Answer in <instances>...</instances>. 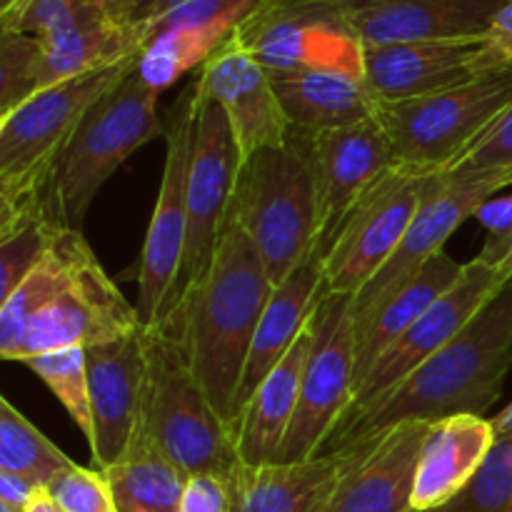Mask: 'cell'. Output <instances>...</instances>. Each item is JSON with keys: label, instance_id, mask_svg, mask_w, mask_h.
Instances as JSON below:
<instances>
[{"label": "cell", "instance_id": "f6af8a7d", "mask_svg": "<svg viewBox=\"0 0 512 512\" xmlns=\"http://www.w3.org/2000/svg\"><path fill=\"white\" fill-rule=\"evenodd\" d=\"M498 278L503 285L508 283V280H512V250L508 253V258L503 260V265L498 268Z\"/></svg>", "mask_w": 512, "mask_h": 512}, {"label": "cell", "instance_id": "7dc6e473", "mask_svg": "<svg viewBox=\"0 0 512 512\" xmlns=\"http://www.w3.org/2000/svg\"><path fill=\"white\" fill-rule=\"evenodd\" d=\"M0 512H15V510L8 508V505H0Z\"/></svg>", "mask_w": 512, "mask_h": 512}, {"label": "cell", "instance_id": "ba28073f", "mask_svg": "<svg viewBox=\"0 0 512 512\" xmlns=\"http://www.w3.org/2000/svg\"><path fill=\"white\" fill-rule=\"evenodd\" d=\"M198 78L178 95L165 113V165L158 200L145 233L138 263V315L145 328L163 320L165 305L178 283L188 233V180L198 128Z\"/></svg>", "mask_w": 512, "mask_h": 512}, {"label": "cell", "instance_id": "83f0119b", "mask_svg": "<svg viewBox=\"0 0 512 512\" xmlns=\"http://www.w3.org/2000/svg\"><path fill=\"white\" fill-rule=\"evenodd\" d=\"M90 253L93 250L85 243L83 230H73L68 225L58 230L43 260L25 275L23 283L0 305V355L5 360L20 358L33 318L60 290L68 288Z\"/></svg>", "mask_w": 512, "mask_h": 512}, {"label": "cell", "instance_id": "7c38bea8", "mask_svg": "<svg viewBox=\"0 0 512 512\" xmlns=\"http://www.w3.org/2000/svg\"><path fill=\"white\" fill-rule=\"evenodd\" d=\"M512 188V175L505 173H433L425 183L423 200L413 223L393 258L353 298L355 328L373 318L430 258L445 253L450 235L468 218H475L480 205Z\"/></svg>", "mask_w": 512, "mask_h": 512}, {"label": "cell", "instance_id": "d4e9b609", "mask_svg": "<svg viewBox=\"0 0 512 512\" xmlns=\"http://www.w3.org/2000/svg\"><path fill=\"white\" fill-rule=\"evenodd\" d=\"M315 340V315L300 333L290 353L270 370L253 398L245 405L238 423V455L245 468L278 465L288 430L298 410L300 383Z\"/></svg>", "mask_w": 512, "mask_h": 512}, {"label": "cell", "instance_id": "277c9868", "mask_svg": "<svg viewBox=\"0 0 512 512\" xmlns=\"http://www.w3.org/2000/svg\"><path fill=\"white\" fill-rule=\"evenodd\" d=\"M228 218L260 250L273 285L288 280L310 258L320 238L310 133L293 128L285 145L263 148L240 163Z\"/></svg>", "mask_w": 512, "mask_h": 512}, {"label": "cell", "instance_id": "ffe728a7", "mask_svg": "<svg viewBox=\"0 0 512 512\" xmlns=\"http://www.w3.org/2000/svg\"><path fill=\"white\" fill-rule=\"evenodd\" d=\"M365 48L480 38L505 0H340Z\"/></svg>", "mask_w": 512, "mask_h": 512}, {"label": "cell", "instance_id": "52a82bcc", "mask_svg": "<svg viewBox=\"0 0 512 512\" xmlns=\"http://www.w3.org/2000/svg\"><path fill=\"white\" fill-rule=\"evenodd\" d=\"M158 95L133 70L85 113L65 145L55 178V208L63 225L83 230L85 215L110 175L135 150L163 135L165 120L158 115Z\"/></svg>", "mask_w": 512, "mask_h": 512}, {"label": "cell", "instance_id": "f35d334b", "mask_svg": "<svg viewBox=\"0 0 512 512\" xmlns=\"http://www.w3.org/2000/svg\"><path fill=\"white\" fill-rule=\"evenodd\" d=\"M235 500H238V478L198 473L185 480L180 512H235Z\"/></svg>", "mask_w": 512, "mask_h": 512}, {"label": "cell", "instance_id": "4fadbf2b", "mask_svg": "<svg viewBox=\"0 0 512 512\" xmlns=\"http://www.w3.org/2000/svg\"><path fill=\"white\" fill-rule=\"evenodd\" d=\"M433 173L395 165L350 213L325 255L323 295L355 298L403 243Z\"/></svg>", "mask_w": 512, "mask_h": 512}, {"label": "cell", "instance_id": "e0dca14e", "mask_svg": "<svg viewBox=\"0 0 512 512\" xmlns=\"http://www.w3.org/2000/svg\"><path fill=\"white\" fill-rule=\"evenodd\" d=\"M310 140L320 195L318 248L328 255L350 213L398 160L378 118L310 133Z\"/></svg>", "mask_w": 512, "mask_h": 512}, {"label": "cell", "instance_id": "e575fe53", "mask_svg": "<svg viewBox=\"0 0 512 512\" xmlns=\"http://www.w3.org/2000/svg\"><path fill=\"white\" fill-rule=\"evenodd\" d=\"M60 228L63 223L58 218H43L0 238V303L43 260Z\"/></svg>", "mask_w": 512, "mask_h": 512}, {"label": "cell", "instance_id": "2e32d148", "mask_svg": "<svg viewBox=\"0 0 512 512\" xmlns=\"http://www.w3.org/2000/svg\"><path fill=\"white\" fill-rule=\"evenodd\" d=\"M198 83L228 115L240 163L258 150L288 143L293 125L278 98L273 73L240 43L238 35L205 60Z\"/></svg>", "mask_w": 512, "mask_h": 512}, {"label": "cell", "instance_id": "d6986e66", "mask_svg": "<svg viewBox=\"0 0 512 512\" xmlns=\"http://www.w3.org/2000/svg\"><path fill=\"white\" fill-rule=\"evenodd\" d=\"M428 430L425 420H403L363 438V458L340 480L325 512H415V475Z\"/></svg>", "mask_w": 512, "mask_h": 512}, {"label": "cell", "instance_id": "44dd1931", "mask_svg": "<svg viewBox=\"0 0 512 512\" xmlns=\"http://www.w3.org/2000/svg\"><path fill=\"white\" fill-rule=\"evenodd\" d=\"M480 38L365 48L363 78L380 103L440 93L480 75Z\"/></svg>", "mask_w": 512, "mask_h": 512}, {"label": "cell", "instance_id": "603a6c76", "mask_svg": "<svg viewBox=\"0 0 512 512\" xmlns=\"http://www.w3.org/2000/svg\"><path fill=\"white\" fill-rule=\"evenodd\" d=\"M323 280H325V253L315 248L310 258L283 280L275 285L273 295L268 300L258 330H255L253 348H250L248 363H245L243 380L238 390V423L245 405L253 398L270 370L290 353L295 340L308 328L310 318L318 310L323 300Z\"/></svg>", "mask_w": 512, "mask_h": 512}, {"label": "cell", "instance_id": "7402d4cb", "mask_svg": "<svg viewBox=\"0 0 512 512\" xmlns=\"http://www.w3.org/2000/svg\"><path fill=\"white\" fill-rule=\"evenodd\" d=\"M365 448L368 440H355L308 463L243 465L235 512H325L340 480L363 458Z\"/></svg>", "mask_w": 512, "mask_h": 512}, {"label": "cell", "instance_id": "4316f807", "mask_svg": "<svg viewBox=\"0 0 512 512\" xmlns=\"http://www.w3.org/2000/svg\"><path fill=\"white\" fill-rule=\"evenodd\" d=\"M465 263L450 258L448 253H438L430 258L378 313L363 325L355 328L358 335V365H355V385L368 375V370L378 363L380 355L418 323L435 300L443 298L458 278L463 275Z\"/></svg>", "mask_w": 512, "mask_h": 512}, {"label": "cell", "instance_id": "7a4b0ae2", "mask_svg": "<svg viewBox=\"0 0 512 512\" xmlns=\"http://www.w3.org/2000/svg\"><path fill=\"white\" fill-rule=\"evenodd\" d=\"M512 368V280L503 285L470 323L395 393L330 438V450L370 438L403 420L485 415L503 395Z\"/></svg>", "mask_w": 512, "mask_h": 512}, {"label": "cell", "instance_id": "9c48e42d", "mask_svg": "<svg viewBox=\"0 0 512 512\" xmlns=\"http://www.w3.org/2000/svg\"><path fill=\"white\" fill-rule=\"evenodd\" d=\"M358 335L353 298L323 295L315 310V340L300 383L298 410L288 430L280 463H308L323 455L353 403Z\"/></svg>", "mask_w": 512, "mask_h": 512}, {"label": "cell", "instance_id": "f1b7e54d", "mask_svg": "<svg viewBox=\"0 0 512 512\" xmlns=\"http://www.w3.org/2000/svg\"><path fill=\"white\" fill-rule=\"evenodd\" d=\"M100 473L113 490L118 512H180L188 478L165 458L140 423L125 458Z\"/></svg>", "mask_w": 512, "mask_h": 512}, {"label": "cell", "instance_id": "ac0fdd59", "mask_svg": "<svg viewBox=\"0 0 512 512\" xmlns=\"http://www.w3.org/2000/svg\"><path fill=\"white\" fill-rule=\"evenodd\" d=\"M143 328L128 338L93 345L88 355L90 408H93V453L95 470H108L125 458L133 435L143 418L145 358Z\"/></svg>", "mask_w": 512, "mask_h": 512}, {"label": "cell", "instance_id": "9a60e30c", "mask_svg": "<svg viewBox=\"0 0 512 512\" xmlns=\"http://www.w3.org/2000/svg\"><path fill=\"white\" fill-rule=\"evenodd\" d=\"M143 328L138 308L125 300L95 253L78 268L75 278L60 290L30 323L18 363L33 355L63 348H93L128 338Z\"/></svg>", "mask_w": 512, "mask_h": 512}, {"label": "cell", "instance_id": "ee69618b", "mask_svg": "<svg viewBox=\"0 0 512 512\" xmlns=\"http://www.w3.org/2000/svg\"><path fill=\"white\" fill-rule=\"evenodd\" d=\"M493 428H495V435H498V440L512 438V403L498 415V418H493Z\"/></svg>", "mask_w": 512, "mask_h": 512}, {"label": "cell", "instance_id": "cb8c5ba5", "mask_svg": "<svg viewBox=\"0 0 512 512\" xmlns=\"http://www.w3.org/2000/svg\"><path fill=\"white\" fill-rule=\"evenodd\" d=\"M498 443L493 420L485 415H450L430 423L415 475L413 510L433 512L455 498L475 478Z\"/></svg>", "mask_w": 512, "mask_h": 512}, {"label": "cell", "instance_id": "1f68e13d", "mask_svg": "<svg viewBox=\"0 0 512 512\" xmlns=\"http://www.w3.org/2000/svg\"><path fill=\"white\" fill-rule=\"evenodd\" d=\"M58 398L65 413L73 418L88 445L93 443V408H90V378L85 348H63L23 360Z\"/></svg>", "mask_w": 512, "mask_h": 512}, {"label": "cell", "instance_id": "d590c367", "mask_svg": "<svg viewBox=\"0 0 512 512\" xmlns=\"http://www.w3.org/2000/svg\"><path fill=\"white\" fill-rule=\"evenodd\" d=\"M45 490L65 512H118L105 475L78 463L63 470Z\"/></svg>", "mask_w": 512, "mask_h": 512}, {"label": "cell", "instance_id": "836d02e7", "mask_svg": "<svg viewBox=\"0 0 512 512\" xmlns=\"http://www.w3.org/2000/svg\"><path fill=\"white\" fill-rule=\"evenodd\" d=\"M38 63V38L0 30V118L38 95Z\"/></svg>", "mask_w": 512, "mask_h": 512}, {"label": "cell", "instance_id": "6da1fadb", "mask_svg": "<svg viewBox=\"0 0 512 512\" xmlns=\"http://www.w3.org/2000/svg\"><path fill=\"white\" fill-rule=\"evenodd\" d=\"M275 285L263 255L228 218L218 253L200 288L165 323L178 333L185 358L223 423L238 440V390Z\"/></svg>", "mask_w": 512, "mask_h": 512}, {"label": "cell", "instance_id": "74e56055", "mask_svg": "<svg viewBox=\"0 0 512 512\" xmlns=\"http://www.w3.org/2000/svg\"><path fill=\"white\" fill-rule=\"evenodd\" d=\"M475 220L488 230V238L475 258L483 260L490 268H500L512 250V190L510 193L503 190L485 205H480Z\"/></svg>", "mask_w": 512, "mask_h": 512}, {"label": "cell", "instance_id": "60d3db41", "mask_svg": "<svg viewBox=\"0 0 512 512\" xmlns=\"http://www.w3.org/2000/svg\"><path fill=\"white\" fill-rule=\"evenodd\" d=\"M38 490V485L30 483L28 478H20V475L0 470V505H8L15 512H25Z\"/></svg>", "mask_w": 512, "mask_h": 512}, {"label": "cell", "instance_id": "bcb514c9", "mask_svg": "<svg viewBox=\"0 0 512 512\" xmlns=\"http://www.w3.org/2000/svg\"><path fill=\"white\" fill-rule=\"evenodd\" d=\"M15 3H20V0H0V13H5V10L13 8Z\"/></svg>", "mask_w": 512, "mask_h": 512}, {"label": "cell", "instance_id": "f546056e", "mask_svg": "<svg viewBox=\"0 0 512 512\" xmlns=\"http://www.w3.org/2000/svg\"><path fill=\"white\" fill-rule=\"evenodd\" d=\"M73 465L8 398H0V470L28 478L38 488H48Z\"/></svg>", "mask_w": 512, "mask_h": 512}, {"label": "cell", "instance_id": "4dcf8cb0", "mask_svg": "<svg viewBox=\"0 0 512 512\" xmlns=\"http://www.w3.org/2000/svg\"><path fill=\"white\" fill-rule=\"evenodd\" d=\"M113 18H125L118 0H20L0 13V30L55 40Z\"/></svg>", "mask_w": 512, "mask_h": 512}, {"label": "cell", "instance_id": "7bdbcfd3", "mask_svg": "<svg viewBox=\"0 0 512 512\" xmlns=\"http://www.w3.org/2000/svg\"><path fill=\"white\" fill-rule=\"evenodd\" d=\"M25 512H65V510L60 508L53 498H50L48 490L40 488L38 493L33 495V500H30V505L25 508Z\"/></svg>", "mask_w": 512, "mask_h": 512}, {"label": "cell", "instance_id": "8d00e7d4", "mask_svg": "<svg viewBox=\"0 0 512 512\" xmlns=\"http://www.w3.org/2000/svg\"><path fill=\"white\" fill-rule=\"evenodd\" d=\"M445 173H505L512 175V108L468 153L460 155Z\"/></svg>", "mask_w": 512, "mask_h": 512}, {"label": "cell", "instance_id": "484cf974", "mask_svg": "<svg viewBox=\"0 0 512 512\" xmlns=\"http://www.w3.org/2000/svg\"><path fill=\"white\" fill-rule=\"evenodd\" d=\"M275 90L285 115L295 130L348 128L373 120L378 103L363 75L343 70H300V73H273Z\"/></svg>", "mask_w": 512, "mask_h": 512}, {"label": "cell", "instance_id": "b9f144b4", "mask_svg": "<svg viewBox=\"0 0 512 512\" xmlns=\"http://www.w3.org/2000/svg\"><path fill=\"white\" fill-rule=\"evenodd\" d=\"M183 3H188V0H118L125 18L133 20L135 25L153 23L155 18L170 13V10L178 8V5Z\"/></svg>", "mask_w": 512, "mask_h": 512}, {"label": "cell", "instance_id": "8992f818", "mask_svg": "<svg viewBox=\"0 0 512 512\" xmlns=\"http://www.w3.org/2000/svg\"><path fill=\"white\" fill-rule=\"evenodd\" d=\"M512 108V65L488 70L440 93L378 103L395 160L425 173H445Z\"/></svg>", "mask_w": 512, "mask_h": 512}, {"label": "cell", "instance_id": "d6a6232c", "mask_svg": "<svg viewBox=\"0 0 512 512\" xmlns=\"http://www.w3.org/2000/svg\"><path fill=\"white\" fill-rule=\"evenodd\" d=\"M433 512H512V438L498 440L475 478Z\"/></svg>", "mask_w": 512, "mask_h": 512}, {"label": "cell", "instance_id": "5bb4252c", "mask_svg": "<svg viewBox=\"0 0 512 512\" xmlns=\"http://www.w3.org/2000/svg\"><path fill=\"white\" fill-rule=\"evenodd\" d=\"M500 288H503V283L498 278V268H490L478 258L465 263L458 283L443 298L435 300L433 308L418 323H413V328L405 330L380 355L378 363L368 370V375L355 385L353 403H350L345 418L340 420L338 430L348 428L353 420L383 403L415 370H420L430 358H435Z\"/></svg>", "mask_w": 512, "mask_h": 512}, {"label": "cell", "instance_id": "30bf717a", "mask_svg": "<svg viewBox=\"0 0 512 512\" xmlns=\"http://www.w3.org/2000/svg\"><path fill=\"white\" fill-rule=\"evenodd\" d=\"M238 168L240 155L228 115L200 88L198 128H195L193 165L188 180V233H185L183 265L160 323H165L180 305L188 303L190 295L208 275L228 225Z\"/></svg>", "mask_w": 512, "mask_h": 512}, {"label": "cell", "instance_id": "5b68a950", "mask_svg": "<svg viewBox=\"0 0 512 512\" xmlns=\"http://www.w3.org/2000/svg\"><path fill=\"white\" fill-rule=\"evenodd\" d=\"M148 375L140 425L185 475L215 473L238 478L243 470L235 433L223 423L208 393L185 358L183 343L170 325L143 330Z\"/></svg>", "mask_w": 512, "mask_h": 512}, {"label": "cell", "instance_id": "8fae6325", "mask_svg": "<svg viewBox=\"0 0 512 512\" xmlns=\"http://www.w3.org/2000/svg\"><path fill=\"white\" fill-rule=\"evenodd\" d=\"M235 35L270 73L365 70V45L340 0H270Z\"/></svg>", "mask_w": 512, "mask_h": 512}, {"label": "cell", "instance_id": "ab89813d", "mask_svg": "<svg viewBox=\"0 0 512 512\" xmlns=\"http://www.w3.org/2000/svg\"><path fill=\"white\" fill-rule=\"evenodd\" d=\"M512 65V0H505L490 20L480 43V70L508 68Z\"/></svg>", "mask_w": 512, "mask_h": 512}, {"label": "cell", "instance_id": "3957f363", "mask_svg": "<svg viewBox=\"0 0 512 512\" xmlns=\"http://www.w3.org/2000/svg\"><path fill=\"white\" fill-rule=\"evenodd\" d=\"M138 63L135 55L63 80L0 118V238L35 220L58 218L55 178L65 145L85 113L138 70Z\"/></svg>", "mask_w": 512, "mask_h": 512}]
</instances>
